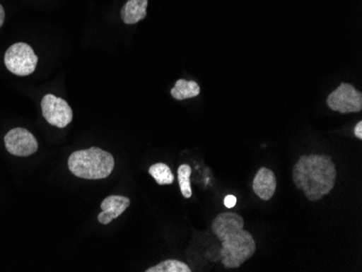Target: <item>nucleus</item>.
Returning <instances> with one entry per match:
<instances>
[{"mask_svg": "<svg viewBox=\"0 0 362 272\" xmlns=\"http://www.w3.org/2000/svg\"><path fill=\"white\" fill-rule=\"evenodd\" d=\"M211 231L221 242V259L226 269L239 268L253 257L256 243L252 233L244 230V219L237 213L217 215Z\"/></svg>", "mask_w": 362, "mask_h": 272, "instance_id": "nucleus-1", "label": "nucleus"}, {"mask_svg": "<svg viewBox=\"0 0 362 272\" xmlns=\"http://www.w3.org/2000/svg\"><path fill=\"white\" fill-rule=\"evenodd\" d=\"M293 182L311 202L321 200L333 190L337 180V166L330 155L300 156L293 167Z\"/></svg>", "mask_w": 362, "mask_h": 272, "instance_id": "nucleus-2", "label": "nucleus"}, {"mask_svg": "<svg viewBox=\"0 0 362 272\" xmlns=\"http://www.w3.org/2000/svg\"><path fill=\"white\" fill-rule=\"evenodd\" d=\"M69 170L83 179L99 180L109 177L114 170L113 155L100 148L79 150L69 158Z\"/></svg>", "mask_w": 362, "mask_h": 272, "instance_id": "nucleus-3", "label": "nucleus"}, {"mask_svg": "<svg viewBox=\"0 0 362 272\" xmlns=\"http://www.w3.org/2000/svg\"><path fill=\"white\" fill-rule=\"evenodd\" d=\"M38 58L30 45L16 42L6 52L5 64L8 71L18 76H28L35 71Z\"/></svg>", "mask_w": 362, "mask_h": 272, "instance_id": "nucleus-4", "label": "nucleus"}, {"mask_svg": "<svg viewBox=\"0 0 362 272\" xmlns=\"http://www.w3.org/2000/svg\"><path fill=\"white\" fill-rule=\"evenodd\" d=\"M327 107L341 114L358 113L362 110V93L355 86L341 83L327 99Z\"/></svg>", "mask_w": 362, "mask_h": 272, "instance_id": "nucleus-5", "label": "nucleus"}, {"mask_svg": "<svg viewBox=\"0 0 362 272\" xmlns=\"http://www.w3.org/2000/svg\"><path fill=\"white\" fill-rule=\"evenodd\" d=\"M42 115L50 125L64 128L72 122L73 111L66 101L54 95H46L42 100Z\"/></svg>", "mask_w": 362, "mask_h": 272, "instance_id": "nucleus-6", "label": "nucleus"}, {"mask_svg": "<svg viewBox=\"0 0 362 272\" xmlns=\"http://www.w3.org/2000/svg\"><path fill=\"white\" fill-rule=\"evenodd\" d=\"M5 146L12 155L26 158L38 150V142L25 128H13L5 136Z\"/></svg>", "mask_w": 362, "mask_h": 272, "instance_id": "nucleus-7", "label": "nucleus"}, {"mask_svg": "<svg viewBox=\"0 0 362 272\" xmlns=\"http://www.w3.org/2000/svg\"><path fill=\"white\" fill-rule=\"evenodd\" d=\"M130 205V199L123 196H110L101 203V213L98 220L103 225H109L114 219L119 218Z\"/></svg>", "mask_w": 362, "mask_h": 272, "instance_id": "nucleus-8", "label": "nucleus"}, {"mask_svg": "<svg viewBox=\"0 0 362 272\" xmlns=\"http://www.w3.org/2000/svg\"><path fill=\"white\" fill-rule=\"evenodd\" d=\"M254 194L262 201H269L276 190V178L274 172L267 167H260L253 180Z\"/></svg>", "mask_w": 362, "mask_h": 272, "instance_id": "nucleus-9", "label": "nucleus"}, {"mask_svg": "<svg viewBox=\"0 0 362 272\" xmlns=\"http://www.w3.org/2000/svg\"><path fill=\"white\" fill-rule=\"evenodd\" d=\"M148 0H128L121 10L124 23L136 24L146 17Z\"/></svg>", "mask_w": 362, "mask_h": 272, "instance_id": "nucleus-10", "label": "nucleus"}, {"mask_svg": "<svg viewBox=\"0 0 362 272\" xmlns=\"http://www.w3.org/2000/svg\"><path fill=\"white\" fill-rule=\"evenodd\" d=\"M170 93L176 100L195 98L201 93L200 85L194 81H186L184 78L178 79L174 88L170 90Z\"/></svg>", "mask_w": 362, "mask_h": 272, "instance_id": "nucleus-11", "label": "nucleus"}, {"mask_svg": "<svg viewBox=\"0 0 362 272\" xmlns=\"http://www.w3.org/2000/svg\"><path fill=\"white\" fill-rule=\"evenodd\" d=\"M149 174L154 178L156 184L160 186L174 184V174H173L170 166L166 165L165 163H156L150 166Z\"/></svg>", "mask_w": 362, "mask_h": 272, "instance_id": "nucleus-12", "label": "nucleus"}, {"mask_svg": "<svg viewBox=\"0 0 362 272\" xmlns=\"http://www.w3.org/2000/svg\"><path fill=\"white\" fill-rule=\"evenodd\" d=\"M191 268L187 264L176 259H168L154 267L148 268L146 272H191Z\"/></svg>", "mask_w": 362, "mask_h": 272, "instance_id": "nucleus-13", "label": "nucleus"}, {"mask_svg": "<svg viewBox=\"0 0 362 272\" xmlns=\"http://www.w3.org/2000/svg\"><path fill=\"white\" fill-rule=\"evenodd\" d=\"M191 166L187 164H182L178 168V182L180 187L181 194L186 199H190L192 196V189H191Z\"/></svg>", "mask_w": 362, "mask_h": 272, "instance_id": "nucleus-14", "label": "nucleus"}, {"mask_svg": "<svg viewBox=\"0 0 362 272\" xmlns=\"http://www.w3.org/2000/svg\"><path fill=\"white\" fill-rule=\"evenodd\" d=\"M223 202H225L226 207H228V208H233V207L235 206V204H237V198H235V196H227L225 198V200H223Z\"/></svg>", "mask_w": 362, "mask_h": 272, "instance_id": "nucleus-15", "label": "nucleus"}, {"mask_svg": "<svg viewBox=\"0 0 362 272\" xmlns=\"http://www.w3.org/2000/svg\"><path fill=\"white\" fill-rule=\"evenodd\" d=\"M354 134H355L356 137L358 138V139L361 140L362 139V122L359 121L357 123V125H356L355 127V131H354Z\"/></svg>", "mask_w": 362, "mask_h": 272, "instance_id": "nucleus-16", "label": "nucleus"}, {"mask_svg": "<svg viewBox=\"0 0 362 272\" xmlns=\"http://www.w3.org/2000/svg\"><path fill=\"white\" fill-rule=\"evenodd\" d=\"M5 10H4L3 6L0 5V28L3 26L4 22H5Z\"/></svg>", "mask_w": 362, "mask_h": 272, "instance_id": "nucleus-17", "label": "nucleus"}]
</instances>
